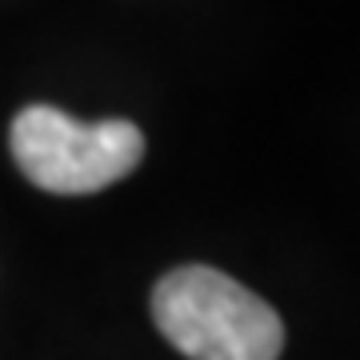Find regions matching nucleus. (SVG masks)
Returning a JSON list of instances; mask_svg holds the SVG:
<instances>
[{"mask_svg":"<svg viewBox=\"0 0 360 360\" xmlns=\"http://www.w3.org/2000/svg\"><path fill=\"white\" fill-rule=\"evenodd\" d=\"M153 321L188 360H281L284 352L276 309L208 264H180L160 276Z\"/></svg>","mask_w":360,"mask_h":360,"instance_id":"1","label":"nucleus"},{"mask_svg":"<svg viewBox=\"0 0 360 360\" xmlns=\"http://www.w3.org/2000/svg\"><path fill=\"white\" fill-rule=\"evenodd\" d=\"M13 156L37 188L89 196L124 180L144 160V132L132 120L80 124L52 104H28L13 120Z\"/></svg>","mask_w":360,"mask_h":360,"instance_id":"2","label":"nucleus"}]
</instances>
